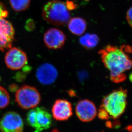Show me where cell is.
<instances>
[{
    "instance_id": "1",
    "label": "cell",
    "mask_w": 132,
    "mask_h": 132,
    "mask_svg": "<svg viewBox=\"0 0 132 132\" xmlns=\"http://www.w3.org/2000/svg\"><path fill=\"white\" fill-rule=\"evenodd\" d=\"M131 53V46L126 45L120 47L107 45L99 51L103 63L110 72V79L112 82L119 83L127 79L125 72L132 66L130 56Z\"/></svg>"
},
{
    "instance_id": "2",
    "label": "cell",
    "mask_w": 132,
    "mask_h": 132,
    "mask_svg": "<svg viewBox=\"0 0 132 132\" xmlns=\"http://www.w3.org/2000/svg\"><path fill=\"white\" fill-rule=\"evenodd\" d=\"M127 91L122 87L114 90L103 97L100 108L109 118L116 119L122 115L127 105Z\"/></svg>"
},
{
    "instance_id": "3",
    "label": "cell",
    "mask_w": 132,
    "mask_h": 132,
    "mask_svg": "<svg viewBox=\"0 0 132 132\" xmlns=\"http://www.w3.org/2000/svg\"><path fill=\"white\" fill-rule=\"evenodd\" d=\"M42 16L49 24L61 26L67 24L70 20L71 14L65 3L59 0H51L43 6Z\"/></svg>"
},
{
    "instance_id": "4",
    "label": "cell",
    "mask_w": 132,
    "mask_h": 132,
    "mask_svg": "<svg viewBox=\"0 0 132 132\" xmlns=\"http://www.w3.org/2000/svg\"><path fill=\"white\" fill-rule=\"evenodd\" d=\"M41 97L37 89L32 86L24 85L15 93V100L21 108L30 109L36 107L40 103Z\"/></svg>"
},
{
    "instance_id": "5",
    "label": "cell",
    "mask_w": 132,
    "mask_h": 132,
    "mask_svg": "<svg viewBox=\"0 0 132 132\" xmlns=\"http://www.w3.org/2000/svg\"><path fill=\"white\" fill-rule=\"evenodd\" d=\"M26 121L36 131L40 132L49 128L52 120L51 114L44 107H36L28 112Z\"/></svg>"
},
{
    "instance_id": "6",
    "label": "cell",
    "mask_w": 132,
    "mask_h": 132,
    "mask_svg": "<svg viewBox=\"0 0 132 132\" xmlns=\"http://www.w3.org/2000/svg\"><path fill=\"white\" fill-rule=\"evenodd\" d=\"M24 126L22 119L15 112H6L0 119L1 132H23Z\"/></svg>"
},
{
    "instance_id": "7",
    "label": "cell",
    "mask_w": 132,
    "mask_h": 132,
    "mask_svg": "<svg viewBox=\"0 0 132 132\" xmlns=\"http://www.w3.org/2000/svg\"><path fill=\"white\" fill-rule=\"evenodd\" d=\"M27 62L28 57L25 52L18 48H10L5 55V64L12 70H20Z\"/></svg>"
},
{
    "instance_id": "8",
    "label": "cell",
    "mask_w": 132,
    "mask_h": 132,
    "mask_svg": "<svg viewBox=\"0 0 132 132\" xmlns=\"http://www.w3.org/2000/svg\"><path fill=\"white\" fill-rule=\"evenodd\" d=\"M15 30L11 23L4 18L0 19V50L4 51L11 48Z\"/></svg>"
},
{
    "instance_id": "9",
    "label": "cell",
    "mask_w": 132,
    "mask_h": 132,
    "mask_svg": "<svg viewBox=\"0 0 132 132\" xmlns=\"http://www.w3.org/2000/svg\"><path fill=\"white\" fill-rule=\"evenodd\" d=\"M66 40V36L63 31L55 28L47 30L43 38L45 46L51 49H61L65 44Z\"/></svg>"
},
{
    "instance_id": "10",
    "label": "cell",
    "mask_w": 132,
    "mask_h": 132,
    "mask_svg": "<svg viewBox=\"0 0 132 132\" xmlns=\"http://www.w3.org/2000/svg\"><path fill=\"white\" fill-rule=\"evenodd\" d=\"M75 112L80 120L87 122L95 119L97 114V110L93 102L89 100H83L77 103Z\"/></svg>"
},
{
    "instance_id": "11",
    "label": "cell",
    "mask_w": 132,
    "mask_h": 132,
    "mask_svg": "<svg viewBox=\"0 0 132 132\" xmlns=\"http://www.w3.org/2000/svg\"><path fill=\"white\" fill-rule=\"evenodd\" d=\"M53 117L56 120L65 121L73 115L71 102L64 99L56 100L52 108Z\"/></svg>"
},
{
    "instance_id": "12",
    "label": "cell",
    "mask_w": 132,
    "mask_h": 132,
    "mask_svg": "<svg viewBox=\"0 0 132 132\" xmlns=\"http://www.w3.org/2000/svg\"><path fill=\"white\" fill-rule=\"evenodd\" d=\"M36 76L38 81L43 85H51L57 78V70L51 64L45 63L38 67L36 70Z\"/></svg>"
},
{
    "instance_id": "13",
    "label": "cell",
    "mask_w": 132,
    "mask_h": 132,
    "mask_svg": "<svg viewBox=\"0 0 132 132\" xmlns=\"http://www.w3.org/2000/svg\"><path fill=\"white\" fill-rule=\"evenodd\" d=\"M67 24L68 27L70 32L77 36L82 35L87 27L86 20L80 17L70 19Z\"/></svg>"
},
{
    "instance_id": "14",
    "label": "cell",
    "mask_w": 132,
    "mask_h": 132,
    "mask_svg": "<svg viewBox=\"0 0 132 132\" xmlns=\"http://www.w3.org/2000/svg\"><path fill=\"white\" fill-rule=\"evenodd\" d=\"M80 43L86 49H92L98 43L99 38L95 34H86L80 38Z\"/></svg>"
},
{
    "instance_id": "15",
    "label": "cell",
    "mask_w": 132,
    "mask_h": 132,
    "mask_svg": "<svg viewBox=\"0 0 132 132\" xmlns=\"http://www.w3.org/2000/svg\"><path fill=\"white\" fill-rule=\"evenodd\" d=\"M13 10L16 12H21L29 8L31 0H9Z\"/></svg>"
},
{
    "instance_id": "16",
    "label": "cell",
    "mask_w": 132,
    "mask_h": 132,
    "mask_svg": "<svg viewBox=\"0 0 132 132\" xmlns=\"http://www.w3.org/2000/svg\"><path fill=\"white\" fill-rule=\"evenodd\" d=\"M10 97L7 91L0 86V109L5 108L9 105Z\"/></svg>"
},
{
    "instance_id": "17",
    "label": "cell",
    "mask_w": 132,
    "mask_h": 132,
    "mask_svg": "<svg viewBox=\"0 0 132 132\" xmlns=\"http://www.w3.org/2000/svg\"><path fill=\"white\" fill-rule=\"evenodd\" d=\"M8 12L4 4L0 1V19L5 18L8 16Z\"/></svg>"
},
{
    "instance_id": "18",
    "label": "cell",
    "mask_w": 132,
    "mask_h": 132,
    "mask_svg": "<svg viewBox=\"0 0 132 132\" xmlns=\"http://www.w3.org/2000/svg\"><path fill=\"white\" fill-rule=\"evenodd\" d=\"M65 4L67 9L69 11L74 10L78 7L77 4H75L73 1L70 0H67L66 3Z\"/></svg>"
},
{
    "instance_id": "19",
    "label": "cell",
    "mask_w": 132,
    "mask_h": 132,
    "mask_svg": "<svg viewBox=\"0 0 132 132\" xmlns=\"http://www.w3.org/2000/svg\"><path fill=\"white\" fill-rule=\"evenodd\" d=\"M98 116L100 119L103 120L108 119L110 118L107 113L104 110L101 108H99V109Z\"/></svg>"
},
{
    "instance_id": "20",
    "label": "cell",
    "mask_w": 132,
    "mask_h": 132,
    "mask_svg": "<svg viewBox=\"0 0 132 132\" xmlns=\"http://www.w3.org/2000/svg\"><path fill=\"white\" fill-rule=\"evenodd\" d=\"M132 7L129 8L128 10L127 13H126V19L127 20V23H128L129 25L130 26L132 27Z\"/></svg>"
},
{
    "instance_id": "21",
    "label": "cell",
    "mask_w": 132,
    "mask_h": 132,
    "mask_svg": "<svg viewBox=\"0 0 132 132\" xmlns=\"http://www.w3.org/2000/svg\"><path fill=\"white\" fill-rule=\"evenodd\" d=\"M85 1H89V0H85Z\"/></svg>"
}]
</instances>
